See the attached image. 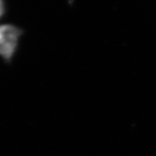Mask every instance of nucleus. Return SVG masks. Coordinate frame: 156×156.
<instances>
[{"label":"nucleus","instance_id":"obj_1","mask_svg":"<svg viewBox=\"0 0 156 156\" xmlns=\"http://www.w3.org/2000/svg\"><path fill=\"white\" fill-rule=\"evenodd\" d=\"M22 31L10 25L0 26V55L9 60L13 55Z\"/></svg>","mask_w":156,"mask_h":156},{"label":"nucleus","instance_id":"obj_2","mask_svg":"<svg viewBox=\"0 0 156 156\" xmlns=\"http://www.w3.org/2000/svg\"><path fill=\"white\" fill-rule=\"evenodd\" d=\"M4 12V6H3V1L0 0V16H1Z\"/></svg>","mask_w":156,"mask_h":156}]
</instances>
